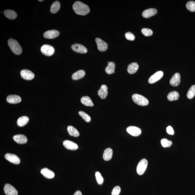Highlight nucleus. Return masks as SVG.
<instances>
[{
	"label": "nucleus",
	"mask_w": 195,
	"mask_h": 195,
	"mask_svg": "<svg viewBox=\"0 0 195 195\" xmlns=\"http://www.w3.org/2000/svg\"><path fill=\"white\" fill-rule=\"evenodd\" d=\"M8 43L10 48L14 54L19 55L22 53V47L16 40L13 38L9 39Z\"/></svg>",
	"instance_id": "nucleus-2"
},
{
	"label": "nucleus",
	"mask_w": 195,
	"mask_h": 195,
	"mask_svg": "<svg viewBox=\"0 0 195 195\" xmlns=\"http://www.w3.org/2000/svg\"><path fill=\"white\" fill-rule=\"evenodd\" d=\"M161 143L163 147H170L172 145V142L166 139H162L161 140Z\"/></svg>",
	"instance_id": "nucleus-34"
},
{
	"label": "nucleus",
	"mask_w": 195,
	"mask_h": 195,
	"mask_svg": "<svg viewBox=\"0 0 195 195\" xmlns=\"http://www.w3.org/2000/svg\"><path fill=\"white\" fill-rule=\"evenodd\" d=\"M127 132L133 136H138L141 134V130L140 128L135 126H130L127 128Z\"/></svg>",
	"instance_id": "nucleus-11"
},
{
	"label": "nucleus",
	"mask_w": 195,
	"mask_h": 195,
	"mask_svg": "<svg viewBox=\"0 0 195 195\" xmlns=\"http://www.w3.org/2000/svg\"><path fill=\"white\" fill-rule=\"evenodd\" d=\"M68 133L71 136L78 137L80 135V133L76 128L72 126H69L67 127Z\"/></svg>",
	"instance_id": "nucleus-28"
},
{
	"label": "nucleus",
	"mask_w": 195,
	"mask_h": 195,
	"mask_svg": "<svg viewBox=\"0 0 195 195\" xmlns=\"http://www.w3.org/2000/svg\"><path fill=\"white\" fill-rule=\"evenodd\" d=\"M41 52L44 55L47 56H50L53 55L55 49L52 46L48 44H44L41 47Z\"/></svg>",
	"instance_id": "nucleus-5"
},
{
	"label": "nucleus",
	"mask_w": 195,
	"mask_h": 195,
	"mask_svg": "<svg viewBox=\"0 0 195 195\" xmlns=\"http://www.w3.org/2000/svg\"><path fill=\"white\" fill-rule=\"evenodd\" d=\"M113 151L112 149L108 148L104 150L103 154V158L104 161H109L112 158Z\"/></svg>",
	"instance_id": "nucleus-23"
},
{
	"label": "nucleus",
	"mask_w": 195,
	"mask_h": 195,
	"mask_svg": "<svg viewBox=\"0 0 195 195\" xmlns=\"http://www.w3.org/2000/svg\"><path fill=\"white\" fill-rule=\"evenodd\" d=\"M5 159L12 163L15 164L20 163V159L16 155L10 154V153H7L5 155Z\"/></svg>",
	"instance_id": "nucleus-8"
},
{
	"label": "nucleus",
	"mask_w": 195,
	"mask_h": 195,
	"mask_svg": "<svg viewBox=\"0 0 195 195\" xmlns=\"http://www.w3.org/2000/svg\"><path fill=\"white\" fill-rule=\"evenodd\" d=\"M41 173L47 179H52L55 176L54 173L48 168H44L41 170Z\"/></svg>",
	"instance_id": "nucleus-18"
},
{
	"label": "nucleus",
	"mask_w": 195,
	"mask_h": 195,
	"mask_svg": "<svg viewBox=\"0 0 195 195\" xmlns=\"http://www.w3.org/2000/svg\"><path fill=\"white\" fill-rule=\"evenodd\" d=\"M157 10L155 8H150L145 10L142 13V15L143 17L148 18L154 16L157 14Z\"/></svg>",
	"instance_id": "nucleus-20"
},
{
	"label": "nucleus",
	"mask_w": 195,
	"mask_h": 195,
	"mask_svg": "<svg viewBox=\"0 0 195 195\" xmlns=\"http://www.w3.org/2000/svg\"><path fill=\"white\" fill-rule=\"evenodd\" d=\"M21 76L24 80H31L34 79L35 76L34 73L28 69H23L20 72Z\"/></svg>",
	"instance_id": "nucleus-6"
},
{
	"label": "nucleus",
	"mask_w": 195,
	"mask_h": 195,
	"mask_svg": "<svg viewBox=\"0 0 195 195\" xmlns=\"http://www.w3.org/2000/svg\"><path fill=\"white\" fill-rule=\"evenodd\" d=\"M121 192V188L119 186H115L113 189L111 195H119Z\"/></svg>",
	"instance_id": "nucleus-38"
},
{
	"label": "nucleus",
	"mask_w": 195,
	"mask_h": 195,
	"mask_svg": "<svg viewBox=\"0 0 195 195\" xmlns=\"http://www.w3.org/2000/svg\"><path fill=\"white\" fill-rule=\"evenodd\" d=\"M22 99L19 96L16 95H11L7 98V101L9 104H17L20 103Z\"/></svg>",
	"instance_id": "nucleus-15"
},
{
	"label": "nucleus",
	"mask_w": 195,
	"mask_h": 195,
	"mask_svg": "<svg viewBox=\"0 0 195 195\" xmlns=\"http://www.w3.org/2000/svg\"><path fill=\"white\" fill-rule=\"evenodd\" d=\"M148 165V161L145 159H143L139 162L136 167V172L138 175H143L146 171Z\"/></svg>",
	"instance_id": "nucleus-4"
},
{
	"label": "nucleus",
	"mask_w": 195,
	"mask_h": 195,
	"mask_svg": "<svg viewBox=\"0 0 195 195\" xmlns=\"http://www.w3.org/2000/svg\"><path fill=\"white\" fill-rule=\"evenodd\" d=\"M73 11L77 14L84 16L89 13L90 8L87 5L80 1H77L73 5Z\"/></svg>",
	"instance_id": "nucleus-1"
},
{
	"label": "nucleus",
	"mask_w": 195,
	"mask_h": 195,
	"mask_svg": "<svg viewBox=\"0 0 195 195\" xmlns=\"http://www.w3.org/2000/svg\"><path fill=\"white\" fill-rule=\"evenodd\" d=\"M4 14L6 17L9 19L13 20L16 19L17 15L16 12L12 10L7 9L4 12Z\"/></svg>",
	"instance_id": "nucleus-22"
},
{
	"label": "nucleus",
	"mask_w": 195,
	"mask_h": 195,
	"mask_svg": "<svg viewBox=\"0 0 195 195\" xmlns=\"http://www.w3.org/2000/svg\"><path fill=\"white\" fill-rule=\"evenodd\" d=\"M71 48L74 51L79 53L85 54L87 52V50L86 47L81 44H74L72 46Z\"/></svg>",
	"instance_id": "nucleus-10"
},
{
	"label": "nucleus",
	"mask_w": 195,
	"mask_h": 195,
	"mask_svg": "<svg viewBox=\"0 0 195 195\" xmlns=\"http://www.w3.org/2000/svg\"><path fill=\"white\" fill-rule=\"evenodd\" d=\"M85 72L84 71L80 70L77 71L72 75V79L73 80H78L84 77Z\"/></svg>",
	"instance_id": "nucleus-27"
},
{
	"label": "nucleus",
	"mask_w": 195,
	"mask_h": 195,
	"mask_svg": "<svg viewBox=\"0 0 195 195\" xmlns=\"http://www.w3.org/2000/svg\"><path fill=\"white\" fill-rule=\"evenodd\" d=\"M139 65L136 63H133L128 65L127 68L128 72L130 74L136 73L138 70Z\"/></svg>",
	"instance_id": "nucleus-21"
},
{
	"label": "nucleus",
	"mask_w": 195,
	"mask_h": 195,
	"mask_svg": "<svg viewBox=\"0 0 195 195\" xmlns=\"http://www.w3.org/2000/svg\"><path fill=\"white\" fill-rule=\"evenodd\" d=\"M96 180L99 185H101L104 182V178L102 176L101 173L99 172H96L95 173Z\"/></svg>",
	"instance_id": "nucleus-35"
},
{
	"label": "nucleus",
	"mask_w": 195,
	"mask_h": 195,
	"mask_svg": "<svg viewBox=\"0 0 195 195\" xmlns=\"http://www.w3.org/2000/svg\"><path fill=\"white\" fill-rule=\"evenodd\" d=\"M186 7L191 12L195 11V2L193 1H190L186 4Z\"/></svg>",
	"instance_id": "nucleus-32"
},
{
	"label": "nucleus",
	"mask_w": 195,
	"mask_h": 195,
	"mask_svg": "<svg viewBox=\"0 0 195 195\" xmlns=\"http://www.w3.org/2000/svg\"><path fill=\"white\" fill-rule=\"evenodd\" d=\"M81 102L82 104L86 106L93 107L94 106V104L91 98L87 96L82 97L81 99Z\"/></svg>",
	"instance_id": "nucleus-24"
},
{
	"label": "nucleus",
	"mask_w": 195,
	"mask_h": 195,
	"mask_svg": "<svg viewBox=\"0 0 195 195\" xmlns=\"http://www.w3.org/2000/svg\"><path fill=\"white\" fill-rule=\"evenodd\" d=\"M163 76V73L161 71L157 72L154 75L151 76L149 79V83H156Z\"/></svg>",
	"instance_id": "nucleus-13"
},
{
	"label": "nucleus",
	"mask_w": 195,
	"mask_h": 195,
	"mask_svg": "<svg viewBox=\"0 0 195 195\" xmlns=\"http://www.w3.org/2000/svg\"><path fill=\"white\" fill-rule=\"evenodd\" d=\"M4 191L7 195H17L18 192L16 189L9 184H5L4 188Z\"/></svg>",
	"instance_id": "nucleus-7"
},
{
	"label": "nucleus",
	"mask_w": 195,
	"mask_h": 195,
	"mask_svg": "<svg viewBox=\"0 0 195 195\" xmlns=\"http://www.w3.org/2000/svg\"><path fill=\"white\" fill-rule=\"evenodd\" d=\"M63 145L65 148L68 150H75L78 149V146L76 143L69 140H65L63 142Z\"/></svg>",
	"instance_id": "nucleus-14"
},
{
	"label": "nucleus",
	"mask_w": 195,
	"mask_h": 195,
	"mask_svg": "<svg viewBox=\"0 0 195 195\" xmlns=\"http://www.w3.org/2000/svg\"><path fill=\"white\" fill-rule=\"evenodd\" d=\"M73 195H82V194L80 191L78 190L75 192Z\"/></svg>",
	"instance_id": "nucleus-40"
},
{
	"label": "nucleus",
	"mask_w": 195,
	"mask_h": 195,
	"mask_svg": "<svg viewBox=\"0 0 195 195\" xmlns=\"http://www.w3.org/2000/svg\"><path fill=\"white\" fill-rule=\"evenodd\" d=\"M179 93L176 91L171 92L168 94L167 95V99L169 101H170L177 100L179 99Z\"/></svg>",
	"instance_id": "nucleus-29"
},
{
	"label": "nucleus",
	"mask_w": 195,
	"mask_h": 195,
	"mask_svg": "<svg viewBox=\"0 0 195 195\" xmlns=\"http://www.w3.org/2000/svg\"><path fill=\"white\" fill-rule=\"evenodd\" d=\"M43 1H43V0H41V1H40H40H39V2H42Z\"/></svg>",
	"instance_id": "nucleus-41"
},
{
	"label": "nucleus",
	"mask_w": 195,
	"mask_h": 195,
	"mask_svg": "<svg viewBox=\"0 0 195 195\" xmlns=\"http://www.w3.org/2000/svg\"><path fill=\"white\" fill-rule=\"evenodd\" d=\"M108 87L105 85H103L101 86L100 90L98 92V95L102 99H104L108 95Z\"/></svg>",
	"instance_id": "nucleus-17"
},
{
	"label": "nucleus",
	"mask_w": 195,
	"mask_h": 195,
	"mask_svg": "<svg viewBox=\"0 0 195 195\" xmlns=\"http://www.w3.org/2000/svg\"><path fill=\"white\" fill-rule=\"evenodd\" d=\"M29 121L28 117L26 116H23L20 117L18 119L17 123L19 126L23 127L27 124Z\"/></svg>",
	"instance_id": "nucleus-26"
},
{
	"label": "nucleus",
	"mask_w": 195,
	"mask_h": 195,
	"mask_svg": "<svg viewBox=\"0 0 195 195\" xmlns=\"http://www.w3.org/2000/svg\"><path fill=\"white\" fill-rule=\"evenodd\" d=\"M95 42L99 50L101 52L107 50L108 48V44L107 43L98 38L95 39Z\"/></svg>",
	"instance_id": "nucleus-9"
},
{
	"label": "nucleus",
	"mask_w": 195,
	"mask_h": 195,
	"mask_svg": "<svg viewBox=\"0 0 195 195\" xmlns=\"http://www.w3.org/2000/svg\"><path fill=\"white\" fill-rule=\"evenodd\" d=\"M60 3L59 2L56 1L54 2L51 7L50 11L51 13H57L60 9Z\"/></svg>",
	"instance_id": "nucleus-30"
},
{
	"label": "nucleus",
	"mask_w": 195,
	"mask_h": 195,
	"mask_svg": "<svg viewBox=\"0 0 195 195\" xmlns=\"http://www.w3.org/2000/svg\"><path fill=\"white\" fill-rule=\"evenodd\" d=\"M79 115L86 122H89L91 121L90 117L88 115H87V114H86V113L83 112V111H79Z\"/></svg>",
	"instance_id": "nucleus-33"
},
{
	"label": "nucleus",
	"mask_w": 195,
	"mask_h": 195,
	"mask_svg": "<svg viewBox=\"0 0 195 195\" xmlns=\"http://www.w3.org/2000/svg\"><path fill=\"white\" fill-rule=\"evenodd\" d=\"M167 132L168 134L173 135L174 131L173 128L170 126H169L167 128Z\"/></svg>",
	"instance_id": "nucleus-39"
},
{
	"label": "nucleus",
	"mask_w": 195,
	"mask_h": 195,
	"mask_svg": "<svg viewBox=\"0 0 195 195\" xmlns=\"http://www.w3.org/2000/svg\"><path fill=\"white\" fill-rule=\"evenodd\" d=\"M132 99L134 102L140 106H146L149 104L148 100L140 94H134L132 96Z\"/></svg>",
	"instance_id": "nucleus-3"
},
{
	"label": "nucleus",
	"mask_w": 195,
	"mask_h": 195,
	"mask_svg": "<svg viewBox=\"0 0 195 195\" xmlns=\"http://www.w3.org/2000/svg\"><path fill=\"white\" fill-rule=\"evenodd\" d=\"M60 34L59 32L56 30H49L44 33V37L45 38L52 39L58 37Z\"/></svg>",
	"instance_id": "nucleus-12"
},
{
	"label": "nucleus",
	"mask_w": 195,
	"mask_h": 195,
	"mask_svg": "<svg viewBox=\"0 0 195 195\" xmlns=\"http://www.w3.org/2000/svg\"><path fill=\"white\" fill-rule=\"evenodd\" d=\"M108 65L106 67L105 71L108 74H112L115 73V65L113 62H107Z\"/></svg>",
	"instance_id": "nucleus-25"
},
{
	"label": "nucleus",
	"mask_w": 195,
	"mask_h": 195,
	"mask_svg": "<svg viewBox=\"0 0 195 195\" xmlns=\"http://www.w3.org/2000/svg\"><path fill=\"white\" fill-rule=\"evenodd\" d=\"M13 140L19 144H25L27 143V139L26 136L23 134H17L13 136Z\"/></svg>",
	"instance_id": "nucleus-19"
},
{
	"label": "nucleus",
	"mask_w": 195,
	"mask_h": 195,
	"mask_svg": "<svg viewBox=\"0 0 195 195\" xmlns=\"http://www.w3.org/2000/svg\"><path fill=\"white\" fill-rule=\"evenodd\" d=\"M125 37L127 40H129V41H133L134 40L135 38L134 35L130 32H128L125 33Z\"/></svg>",
	"instance_id": "nucleus-37"
},
{
	"label": "nucleus",
	"mask_w": 195,
	"mask_h": 195,
	"mask_svg": "<svg viewBox=\"0 0 195 195\" xmlns=\"http://www.w3.org/2000/svg\"><path fill=\"white\" fill-rule=\"evenodd\" d=\"M195 96V85L190 87L188 92L187 97L189 99H192Z\"/></svg>",
	"instance_id": "nucleus-31"
},
{
	"label": "nucleus",
	"mask_w": 195,
	"mask_h": 195,
	"mask_svg": "<svg viewBox=\"0 0 195 195\" xmlns=\"http://www.w3.org/2000/svg\"><path fill=\"white\" fill-rule=\"evenodd\" d=\"M142 33L146 37L151 36L153 34V32L151 29L148 28H143L142 29Z\"/></svg>",
	"instance_id": "nucleus-36"
},
{
	"label": "nucleus",
	"mask_w": 195,
	"mask_h": 195,
	"mask_svg": "<svg viewBox=\"0 0 195 195\" xmlns=\"http://www.w3.org/2000/svg\"><path fill=\"white\" fill-rule=\"evenodd\" d=\"M180 75L178 73H176L171 78L170 80V83L171 85L173 86H177L179 85L180 83Z\"/></svg>",
	"instance_id": "nucleus-16"
}]
</instances>
